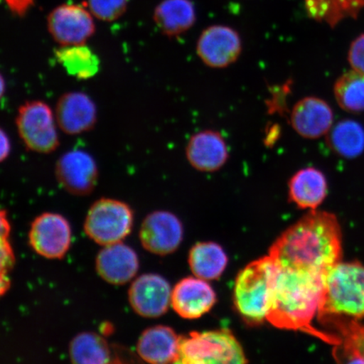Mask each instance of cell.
Segmentation results:
<instances>
[{
    "mask_svg": "<svg viewBox=\"0 0 364 364\" xmlns=\"http://www.w3.org/2000/svg\"><path fill=\"white\" fill-rule=\"evenodd\" d=\"M269 256L277 267L324 274L343 256L338 218L316 209L309 212L277 239Z\"/></svg>",
    "mask_w": 364,
    "mask_h": 364,
    "instance_id": "1",
    "label": "cell"
},
{
    "mask_svg": "<svg viewBox=\"0 0 364 364\" xmlns=\"http://www.w3.org/2000/svg\"><path fill=\"white\" fill-rule=\"evenodd\" d=\"M324 274L277 267L267 321L277 328L301 331L327 343H339L338 336L318 331L312 325L317 316Z\"/></svg>",
    "mask_w": 364,
    "mask_h": 364,
    "instance_id": "2",
    "label": "cell"
},
{
    "mask_svg": "<svg viewBox=\"0 0 364 364\" xmlns=\"http://www.w3.org/2000/svg\"><path fill=\"white\" fill-rule=\"evenodd\" d=\"M317 318L338 336L364 324V266L338 262L325 272Z\"/></svg>",
    "mask_w": 364,
    "mask_h": 364,
    "instance_id": "3",
    "label": "cell"
},
{
    "mask_svg": "<svg viewBox=\"0 0 364 364\" xmlns=\"http://www.w3.org/2000/svg\"><path fill=\"white\" fill-rule=\"evenodd\" d=\"M277 272L274 260L267 256L248 264L236 277L234 304L247 324L257 326L267 320Z\"/></svg>",
    "mask_w": 364,
    "mask_h": 364,
    "instance_id": "4",
    "label": "cell"
},
{
    "mask_svg": "<svg viewBox=\"0 0 364 364\" xmlns=\"http://www.w3.org/2000/svg\"><path fill=\"white\" fill-rule=\"evenodd\" d=\"M247 357L233 332L220 329L193 331L180 336L176 363H245Z\"/></svg>",
    "mask_w": 364,
    "mask_h": 364,
    "instance_id": "5",
    "label": "cell"
},
{
    "mask_svg": "<svg viewBox=\"0 0 364 364\" xmlns=\"http://www.w3.org/2000/svg\"><path fill=\"white\" fill-rule=\"evenodd\" d=\"M18 134L30 151L51 154L60 144L55 114L43 101H29L18 109L16 117Z\"/></svg>",
    "mask_w": 364,
    "mask_h": 364,
    "instance_id": "6",
    "label": "cell"
},
{
    "mask_svg": "<svg viewBox=\"0 0 364 364\" xmlns=\"http://www.w3.org/2000/svg\"><path fill=\"white\" fill-rule=\"evenodd\" d=\"M134 213L127 203L112 198L95 202L86 216L85 231L95 243L103 245L122 242L130 234Z\"/></svg>",
    "mask_w": 364,
    "mask_h": 364,
    "instance_id": "7",
    "label": "cell"
},
{
    "mask_svg": "<svg viewBox=\"0 0 364 364\" xmlns=\"http://www.w3.org/2000/svg\"><path fill=\"white\" fill-rule=\"evenodd\" d=\"M93 17L87 8L80 4H63L49 13L48 31L60 46L86 44L97 30Z\"/></svg>",
    "mask_w": 364,
    "mask_h": 364,
    "instance_id": "8",
    "label": "cell"
},
{
    "mask_svg": "<svg viewBox=\"0 0 364 364\" xmlns=\"http://www.w3.org/2000/svg\"><path fill=\"white\" fill-rule=\"evenodd\" d=\"M196 52L205 65L225 68L238 60L242 52V40L230 26L213 25L200 35Z\"/></svg>",
    "mask_w": 364,
    "mask_h": 364,
    "instance_id": "9",
    "label": "cell"
},
{
    "mask_svg": "<svg viewBox=\"0 0 364 364\" xmlns=\"http://www.w3.org/2000/svg\"><path fill=\"white\" fill-rule=\"evenodd\" d=\"M59 185L72 195L86 196L93 192L97 184V163L83 149H72L63 154L55 166Z\"/></svg>",
    "mask_w": 364,
    "mask_h": 364,
    "instance_id": "10",
    "label": "cell"
},
{
    "mask_svg": "<svg viewBox=\"0 0 364 364\" xmlns=\"http://www.w3.org/2000/svg\"><path fill=\"white\" fill-rule=\"evenodd\" d=\"M72 230L66 218L46 213L31 224L29 242L36 253L48 259H61L70 248Z\"/></svg>",
    "mask_w": 364,
    "mask_h": 364,
    "instance_id": "11",
    "label": "cell"
},
{
    "mask_svg": "<svg viewBox=\"0 0 364 364\" xmlns=\"http://www.w3.org/2000/svg\"><path fill=\"white\" fill-rule=\"evenodd\" d=\"M141 244L148 252L166 256L176 252L183 239V226L179 218L166 211L150 213L139 232Z\"/></svg>",
    "mask_w": 364,
    "mask_h": 364,
    "instance_id": "12",
    "label": "cell"
},
{
    "mask_svg": "<svg viewBox=\"0 0 364 364\" xmlns=\"http://www.w3.org/2000/svg\"><path fill=\"white\" fill-rule=\"evenodd\" d=\"M171 285L163 277L144 274L132 284L129 299L132 308L140 316L158 318L167 312L171 304Z\"/></svg>",
    "mask_w": 364,
    "mask_h": 364,
    "instance_id": "13",
    "label": "cell"
},
{
    "mask_svg": "<svg viewBox=\"0 0 364 364\" xmlns=\"http://www.w3.org/2000/svg\"><path fill=\"white\" fill-rule=\"evenodd\" d=\"M55 118L59 129L68 135L87 133L97 124V107L87 94L71 91L58 98Z\"/></svg>",
    "mask_w": 364,
    "mask_h": 364,
    "instance_id": "14",
    "label": "cell"
},
{
    "mask_svg": "<svg viewBox=\"0 0 364 364\" xmlns=\"http://www.w3.org/2000/svg\"><path fill=\"white\" fill-rule=\"evenodd\" d=\"M334 113L330 105L316 97H306L294 104L290 124L304 139H316L328 134L333 126Z\"/></svg>",
    "mask_w": 364,
    "mask_h": 364,
    "instance_id": "15",
    "label": "cell"
},
{
    "mask_svg": "<svg viewBox=\"0 0 364 364\" xmlns=\"http://www.w3.org/2000/svg\"><path fill=\"white\" fill-rule=\"evenodd\" d=\"M215 290L206 280L186 277L175 286L171 293V306L178 315L194 320L205 315L215 306Z\"/></svg>",
    "mask_w": 364,
    "mask_h": 364,
    "instance_id": "16",
    "label": "cell"
},
{
    "mask_svg": "<svg viewBox=\"0 0 364 364\" xmlns=\"http://www.w3.org/2000/svg\"><path fill=\"white\" fill-rule=\"evenodd\" d=\"M186 157L196 170L217 171L229 159V147L220 132L203 130L191 136L186 147Z\"/></svg>",
    "mask_w": 364,
    "mask_h": 364,
    "instance_id": "17",
    "label": "cell"
},
{
    "mask_svg": "<svg viewBox=\"0 0 364 364\" xmlns=\"http://www.w3.org/2000/svg\"><path fill=\"white\" fill-rule=\"evenodd\" d=\"M95 268L107 283L124 285L133 279L139 271L138 255L122 242L106 245L97 255Z\"/></svg>",
    "mask_w": 364,
    "mask_h": 364,
    "instance_id": "18",
    "label": "cell"
},
{
    "mask_svg": "<svg viewBox=\"0 0 364 364\" xmlns=\"http://www.w3.org/2000/svg\"><path fill=\"white\" fill-rule=\"evenodd\" d=\"M179 341L180 336L169 326L150 327L141 335L136 344V353L149 363H176Z\"/></svg>",
    "mask_w": 364,
    "mask_h": 364,
    "instance_id": "19",
    "label": "cell"
},
{
    "mask_svg": "<svg viewBox=\"0 0 364 364\" xmlns=\"http://www.w3.org/2000/svg\"><path fill=\"white\" fill-rule=\"evenodd\" d=\"M327 190L326 176L314 167L296 172L289 183L291 202L303 209L315 210L324 201Z\"/></svg>",
    "mask_w": 364,
    "mask_h": 364,
    "instance_id": "20",
    "label": "cell"
},
{
    "mask_svg": "<svg viewBox=\"0 0 364 364\" xmlns=\"http://www.w3.org/2000/svg\"><path fill=\"white\" fill-rule=\"evenodd\" d=\"M196 21L197 14L191 0H162L154 9V21L168 38L184 34Z\"/></svg>",
    "mask_w": 364,
    "mask_h": 364,
    "instance_id": "21",
    "label": "cell"
},
{
    "mask_svg": "<svg viewBox=\"0 0 364 364\" xmlns=\"http://www.w3.org/2000/svg\"><path fill=\"white\" fill-rule=\"evenodd\" d=\"M55 60L68 75L87 80L98 74L101 60L86 44L60 46L54 50Z\"/></svg>",
    "mask_w": 364,
    "mask_h": 364,
    "instance_id": "22",
    "label": "cell"
},
{
    "mask_svg": "<svg viewBox=\"0 0 364 364\" xmlns=\"http://www.w3.org/2000/svg\"><path fill=\"white\" fill-rule=\"evenodd\" d=\"M188 261L193 274L206 281L220 279L228 265L224 249L215 242L196 244L190 250Z\"/></svg>",
    "mask_w": 364,
    "mask_h": 364,
    "instance_id": "23",
    "label": "cell"
},
{
    "mask_svg": "<svg viewBox=\"0 0 364 364\" xmlns=\"http://www.w3.org/2000/svg\"><path fill=\"white\" fill-rule=\"evenodd\" d=\"M308 15L334 28L344 20L357 19L364 0H304Z\"/></svg>",
    "mask_w": 364,
    "mask_h": 364,
    "instance_id": "24",
    "label": "cell"
},
{
    "mask_svg": "<svg viewBox=\"0 0 364 364\" xmlns=\"http://www.w3.org/2000/svg\"><path fill=\"white\" fill-rule=\"evenodd\" d=\"M326 144L338 156L353 159L364 151V129L351 119L340 121L326 134Z\"/></svg>",
    "mask_w": 364,
    "mask_h": 364,
    "instance_id": "25",
    "label": "cell"
},
{
    "mask_svg": "<svg viewBox=\"0 0 364 364\" xmlns=\"http://www.w3.org/2000/svg\"><path fill=\"white\" fill-rule=\"evenodd\" d=\"M71 361L79 364H105L113 362L110 345L101 335L85 331L77 335L70 345Z\"/></svg>",
    "mask_w": 364,
    "mask_h": 364,
    "instance_id": "26",
    "label": "cell"
},
{
    "mask_svg": "<svg viewBox=\"0 0 364 364\" xmlns=\"http://www.w3.org/2000/svg\"><path fill=\"white\" fill-rule=\"evenodd\" d=\"M334 97L343 110L364 112V75L352 70L344 73L334 85Z\"/></svg>",
    "mask_w": 364,
    "mask_h": 364,
    "instance_id": "27",
    "label": "cell"
},
{
    "mask_svg": "<svg viewBox=\"0 0 364 364\" xmlns=\"http://www.w3.org/2000/svg\"><path fill=\"white\" fill-rule=\"evenodd\" d=\"M333 357L341 363H364V324L352 327L339 336Z\"/></svg>",
    "mask_w": 364,
    "mask_h": 364,
    "instance_id": "28",
    "label": "cell"
},
{
    "mask_svg": "<svg viewBox=\"0 0 364 364\" xmlns=\"http://www.w3.org/2000/svg\"><path fill=\"white\" fill-rule=\"evenodd\" d=\"M129 0H87V9L97 19L115 21L124 15Z\"/></svg>",
    "mask_w": 364,
    "mask_h": 364,
    "instance_id": "29",
    "label": "cell"
},
{
    "mask_svg": "<svg viewBox=\"0 0 364 364\" xmlns=\"http://www.w3.org/2000/svg\"><path fill=\"white\" fill-rule=\"evenodd\" d=\"M348 59L353 70L364 75V34L358 36L353 41L350 46Z\"/></svg>",
    "mask_w": 364,
    "mask_h": 364,
    "instance_id": "30",
    "label": "cell"
},
{
    "mask_svg": "<svg viewBox=\"0 0 364 364\" xmlns=\"http://www.w3.org/2000/svg\"><path fill=\"white\" fill-rule=\"evenodd\" d=\"M13 15L24 17L34 6L35 0H4Z\"/></svg>",
    "mask_w": 364,
    "mask_h": 364,
    "instance_id": "31",
    "label": "cell"
},
{
    "mask_svg": "<svg viewBox=\"0 0 364 364\" xmlns=\"http://www.w3.org/2000/svg\"><path fill=\"white\" fill-rule=\"evenodd\" d=\"M11 153L10 136L0 127V163L6 161Z\"/></svg>",
    "mask_w": 364,
    "mask_h": 364,
    "instance_id": "32",
    "label": "cell"
},
{
    "mask_svg": "<svg viewBox=\"0 0 364 364\" xmlns=\"http://www.w3.org/2000/svg\"><path fill=\"white\" fill-rule=\"evenodd\" d=\"M11 287V279L9 273L0 271V297L7 292Z\"/></svg>",
    "mask_w": 364,
    "mask_h": 364,
    "instance_id": "33",
    "label": "cell"
},
{
    "mask_svg": "<svg viewBox=\"0 0 364 364\" xmlns=\"http://www.w3.org/2000/svg\"><path fill=\"white\" fill-rule=\"evenodd\" d=\"M6 79H4V77L0 73V101H1V99L3 98L4 94H6Z\"/></svg>",
    "mask_w": 364,
    "mask_h": 364,
    "instance_id": "34",
    "label": "cell"
}]
</instances>
